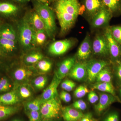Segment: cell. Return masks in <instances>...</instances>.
I'll use <instances>...</instances> for the list:
<instances>
[{
	"instance_id": "cell-30",
	"label": "cell",
	"mask_w": 121,
	"mask_h": 121,
	"mask_svg": "<svg viewBox=\"0 0 121 121\" xmlns=\"http://www.w3.org/2000/svg\"><path fill=\"white\" fill-rule=\"evenodd\" d=\"M93 89L97 90L103 93L110 94L114 96H117L115 87L112 83L97 82L93 86Z\"/></svg>"
},
{
	"instance_id": "cell-26",
	"label": "cell",
	"mask_w": 121,
	"mask_h": 121,
	"mask_svg": "<svg viewBox=\"0 0 121 121\" xmlns=\"http://www.w3.org/2000/svg\"><path fill=\"white\" fill-rule=\"evenodd\" d=\"M52 65V62L51 60L44 58L36 63L33 66L38 73L39 74H45L51 70Z\"/></svg>"
},
{
	"instance_id": "cell-23",
	"label": "cell",
	"mask_w": 121,
	"mask_h": 121,
	"mask_svg": "<svg viewBox=\"0 0 121 121\" xmlns=\"http://www.w3.org/2000/svg\"><path fill=\"white\" fill-rule=\"evenodd\" d=\"M13 88L16 89L21 100L29 99L33 95L34 90L29 83L15 86Z\"/></svg>"
},
{
	"instance_id": "cell-15",
	"label": "cell",
	"mask_w": 121,
	"mask_h": 121,
	"mask_svg": "<svg viewBox=\"0 0 121 121\" xmlns=\"http://www.w3.org/2000/svg\"><path fill=\"white\" fill-rule=\"evenodd\" d=\"M61 81L62 80L55 74L51 82L44 90L40 97L43 102L58 96L57 89Z\"/></svg>"
},
{
	"instance_id": "cell-45",
	"label": "cell",
	"mask_w": 121,
	"mask_h": 121,
	"mask_svg": "<svg viewBox=\"0 0 121 121\" xmlns=\"http://www.w3.org/2000/svg\"><path fill=\"white\" fill-rule=\"evenodd\" d=\"M36 0L43 4L49 5V0Z\"/></svg>"
},
{
	"instance_id": "cell-47",
	"label": "cell",
	"mask_w": 121,
	"mask_h": 121,
	"mask_svg": "<svg viewBox=\"0 0 121 121\" xmlns=\"http://www.w3.org/2000/svg\"><path fill=\"white\" fill-rule=\"evenodd\" d=\"M118 93L120 97V98H119L120 99V101L121 102V86H119V88L118 89Z\"/></svg>"
},
{
	"instance_id": "cell-25",
	"label": "cell",
	"mask_w": 121,
	"mask_h": 121,
	"mask_svg": "<svg viewBox=\"0 0 121 121\" xmlns=\"http://www.w3.org/2000/svg\"><path fill=\"white\" fill-rule=\"evenodd\" d=\"M113 77L112 69L109 65H108L102 69L98 74L95 81H96L97 82L112 83Z\"/></svg>"
},
{
	"instance_id": "cell-19",
	"label": "cell",
	"mask_w": 121,
	"mask_h": 121,
	"mask_svg": "<svg viewBox=\"0 0 121 121\" xmlns=\"http://www.w3.org/2000/svg\"><path fill=\"white\" fill-rule=\"evenodd\" d=\"M16 89L0 95V105L7 106L15 105L21 101Z\"/></svg>"
},
{
	"instance_id": "cell-31",
	"label": "cell",
	"mask_w": 121,
	"mask_h": 121,
	"mask_svg": "<svg viewBox=\"0 0 121 121\" xmlns=\"http://www.w3.org/2000/svg\"><path fill=\"white\" fill-rule=\"evenodd\" d=\"M43 102L40 97L29 100L24 104L25 111H40Z\"/></svg>"
},
{
	"instance_id": "cell-12",
	"label": "cell",
	"mask_w": 121,
	"mask_h": 121,
	"mask_svg": "<svg viewBox=\"0 0 121 121\" xmlns=\"http://www.w3.org/2000/svg\"><path fill=\"white\" fill-rule=\"evenodd\" d=\"M19 46L18 41L0 37V53L3 58L13 56L17 52Z\"/></svg>"
},
{
	"instance_id": "cell-43",
	"label": "cell",
	"mask_w": 121,
	"mask_h": 121,
	"mask_svg": "<svg viewBox=\"0 0 121 121\" xmlns=\"http://www.w3.org/2000/svg\"><path fill=\"white\" fill-rule=\"evenodd\" d=\"M73 82V81L69 79H66L64 80L61 83L60 85L61 88L64 90Z\"/></svg>"
},
{
	"instance_id": "cell-39",
	"label": "cell",
	"mask_w": 121,
	"mask_h": 121,
	"mask_svg": "<svg viewBox=\"0 0 121 121\" xmlns=\"http://www.w3.org/2000/svg\"><path fill=\"white\" fill-rule=\"evenodd\" d=\"M74 108L79 110H84L87 108V105L86 103L82 100L76 101L72 104Z\"/></svg>"
},
{
	"instance_id": "cell-7",
	"label": "cell",
	"mask_w": 121,
	"mask_h": 121,
	"mask_svg": "<svg viewBox=\"0 0 121 121\" xmlns=\"http://www.w3.org/2000/svg\"><path fill=\"white\" fill-rule=\"evenodd\" d=\"M110 63L107 60H102L92 59L86 62L87 79L90 82H94L101 70Z\"/></svg>"
},
{
	"instance_id": "cell-49",
	"label": "cell",
	"mask_w": 121,
	"mask_h": 121,
	"mask_svg": "<svg viewBox=\"0 0 121 121\" xmlns=\"http://www.w3.org/2000/svg\"><path fill=\"white\" fill-rule=\"evenodd\" d=\"M21 121L20 120V119H13V120H12V121Z\"/></svg>"
},
{
	"instance_id": "cell-29",
	"label": "cell",
	"mask_w": 121,
	"mask_h": 121,
	"mask_svg": "<svg viewBox=\"0 0 121 121\" xmlns=\"http://www.w3.org/2000/svg\"><path fill=\"white\" fill-rule=\"evenodd\" d=\"M19 110L18 106L0 105V121L7 119L17 113Z\"/></svg>"
},
{
	"instance_id": "cell-51",
	"label": "cell",
	"mask_w": 121,
	"mask_h": 121,
	"mask_svg": "<svg viewBox=\"0 0 121 121\" xmlns=\"http://www.w3.org/2000/svg\"><path fill=\"white\" fill-rule=\"evenodd\" d=\"M1 24L0 22V25Z\"/></svg>"
},
{
	"instance_id": "cell-32",
	"label": "cell",
	"mask_w": 121,
	"mask_h": 121,
	"mask_svg": "<svg viewBox=\"0 0 121 121\" xmlns=\"http://www.w3.org/2000/svg\"><path fill=\"white\" fill-rule=\"evenodd\" d=\"M47 34L45 30L36 31L35 36V48L43 46L47 40Z\"/></svg>"
},
{
	"instance_id": "cell-24",
	"label": "cell",
	"mask_w": 121,
	"mask_h": 121,
	"mask_svg": "<svg viewBox=\"0 0 121 121\" xmlns=\"http://www.w3.org/2000/svg\"><path fill=\"white\" fill-rule=\"evenodd\" d=\"M104 6L107 8L113 17L121 15V0H102Z\"/></svg>"
},
{
	"instance_id": "cell-21",
	"label": "cell",
	"mask_w": 121,
	"mask_h": 121,
	"mask_svg": "<svg viewBox=\"0 0 121 121\" xmlns=\"http://www.w3.org/2000/svg\"><path fill=\"white\" fill-rule=\"evenodd\" d=\"M0 37L18 42L17 31L15 30L13 26L9 24L1 25L0 26Z\"/></svg>"
},
{
	"instance_id": "cell-1",
	"label": "cell",
	"mask_w": 121,
	"mask_h": 121,
	"mask_svg": "<svg viewBox=\"0 0 121 121\" xmlns=\"http://www.w3.org/2000/svg\"><path fill=\"white\" fill-rule=\"evenodd\" d=\"M80 5L78 0H56L54 11L60 27V35H64L75 24Z\"/></svg>"
},
{
	"instance_id": "cell-8",
	"label": "cell",
	"mask_w": 121,
	"mask_h": 121,
	"mask_svg": "<svg viewBox=\"0 0 121 121\" xmlns=\"http://www.w3.org/2000/svg\"><path fill=\"white\" fill-rule=\"evenodd\" d=\"M92 52L95 55L104 57H109L108 43L104 35L98 34L92 43Z\"/></svg>"
},
{
	"instance_id": "cell-18",
	"label": "cell",
	"mask_w": 121,
	"mask_h": 121,
	"mask_svg": "<svg viewBox=\"0 0 121 121\" xmlns=\"http://www.w3.org/2000/svg\"><path fill=\"white\" fill-rule=\"evenodd\" d=\"M25 15L30 25L35 31L45 30V25L43 20L35 10L29 12Z\"/></svg>"
},
{
	"instance_id": "cell-4",
	"label": "cell",
	"mask_w": 121,
	"mask_h": 121,
	"mask_svg": "<svg viewBox=\"0 0 121 121\" xmlns=\"http://www.w3.org/2000/svg\"><path fill=\"white\" fill-rule=\"evenodd\" d=\"M62 109L59 96L43 102L40 110L43 121L58 117Z\"/></svg>"
},
{
	"instance_id": "cell-6",
	"label": "cell",
	"mask_w": 121,
	"mask_h": 121,
	"mask_svg": "<svg viewBox=\"0 0 121 121\" xmlns=\"http://www.w3.org/2000/svg\"><path fill=\"white\" fill-rule=\"evenodd\" d=\"M104 35L108 43L109 58L111 63L121 59V45L113 38L111 32L110 26L106 27Z\"/></svg>"
},
{
	"instance_id": "cell-2",
	"label": "cell",
	"mask_w": 121,
	"mask_h": 121,
	"mask_svg": "<svg viewBox=\"0 0 121 121\" xmlns=\"http://www.w3.org/2000/svg\"><path fill=\"white\" fill-rule=\"evenodd\" d=\"M17 33L20 46L25 52L35 48V31L29 23L26 16L17 23Z\"/></svg>"
},
{
	"instance_id": "cell-13",
	"label": "cell",
	"mask_w": 121,
	"mask_h": 121,
	"mask_svg": "<svg viewBox=\"0 0 121 121\" xmlns=\"http://www.w3.org/2000/svg\"><path fill=\"white\" fill-rule=\"evenodd\" d=\"M87 61L76 62L68 75L72 78L78 81H84L87 79Z\"/></svg>"
},
{
	"instance_id": "cell-48",
	"label": "cell",
	"mask_w": 121,
	"mask_h": 121,
	"mask_svg": "<svg viewBox=\"0 0 121 121\" xmlns=\"http://www.w3.org/2000/svg\"><path fill=\"white\" fill-rule=\"evenodd\" d=\"M56 0H49V3L51 2H55Z\"/></svg>"
},
{
	"instance_id": "cell-17",
	"label": "cell",
	"mask_w": 121,
	"mask_h": 121,
	"mask_svg": "<svg viewBox=\"0 0 121 121\" xmlns=\"http://www.w3.org/2000/svg\"><path fill=\"white\" fill-rule=\"evenodd\" d=\"M75 57H69L60 63L55 74L59 78L62 79L69 74L76 63Z\"/></svg>"
},
{
	"instance_id": "cell-5",
	"label": "cell",
	"mask_w": 121,
	"mask_h": 121,
	"mask_svg": "<svg viewBox=\"0 0 121 121\" xmlns=\"http://www.w3.org/2000/svg\"><path fill=\"white\" fill-rule=\"evenodd\" d=\"M39 74L33 66L24 65L17 67L13 72L15 86L29 83L32 79Z\"/></svg>"
},
{
	"instance_id": "cell-38",
	"label": "cell",
	"mask_w": 121,
	"mask_h": 121,
	"mask_svg": "<svg viewBox=\"0 0 121 121\" xmlns=\"http://www.w3.org/2000/svg\"><path fill=\"white\" fill-rule=\"evenodd\" d=\"M120 115L116 110H113L108 113L103 121H119Z\"/></svg>"
},
{
	"instance_id": "cell-27",
	"label": "cell",
	"mask_w": 121,
	"mask_h": 121,
	"mask_svg": "<svg viewBox=\"0 0 121 121\" xmlns=\"http://www.w3.org/2000/svg\"><path fill=\"white\" fill-rule=\"evenodd\" d=\"M19 8L16 5L9 2H0V13L7 16L16 15Z\"/></svg>"
},
{
	"instance_id": "cell-16",
	"label": "cell",
	"mask_w": 121,
	"mask_h": 121,
	"mask_svg": "<svg viewBox=\"0 0 121 121\" xmlns=\"http://www.w3.org/2000/svg\"><path fill=\"white\" fill-rule=\"evenodd\" d=\"M84 13L92 18L104 5L102 0H82Z\"/></svg>"
},
{
	"instance_id": "cell-35",
	"label": "cell",
	"mask_w": 121,
	"mask_h": 121,
	"mask_svg": "<svg viewBox=\"0 0 121 121\" xmlns=\"http://www.w3.org/2000/svg\"><path fill=\"white\" fill-rule=\"evenodd\" d=\"M90 92L89 89L86 86L83 85H80L78 87L74 92V95L78 98H80L85 96Z\"/></svg>"
},
{
	"instance_id": "cell-34",
	"label": "cell",
	"mask_w": 121,
	"mask_h": 121,
	"mask_svg": "<svg viewBox=\"0 0 121 121\" xmlns=\"http://www.w3.org/2000/svg\"><path fill=\"white\" fill-rule=\"evenodd\" d=\"M111 32L113 39L121 45V26H110Z\"/></svg>"
},
{
	"instance_id": "cell-37",
	"label": "cell",
	"mask_w": 121,
	"mask_h": 121,
	"mask_svg": "<svg viewBox=\"0 0 121 121\" xmlns=\"http://www.w3.org/2000/svg\"><path fill=\"white\" fill-rule=\"evenodd\" d=\"M28 121H43L40 111H25Z\"/></svg>"
},
{
	"instance_id": "cell-10",
	"label": "cell",
	"mask_w": 121,
	"mask_h": 121,
	"mask_svg": "<svg viewBox=\"0 0 121 121\" xmlns=\"http://www.w3.org/2000/svg\"><path fill=\"white\" fill-rule=\"evenodd\" d=\"M113 17L112 13L104 6L91 18V26L96 28L107 27Z\"/></svg>"
},
{
	"instance_id": "cell-3",
	"label": "cell",
	"mask_w": 121,
	"mask_h": 121,
	"mask_svg": "<svg viewBox=\"0 0 121 121\" xmlns=\"http://www.w3.org/2000/svg\"><path fill=\"white\" fill-rule=\"evenodd\" d=\"M34 10L40 15L45 25V31L48 37L54 39L56 32L55 14L49 5L44 4L35 0L33 2Z\"/></svg>"
},
{
	"instance_id": "cell-9",
	"label": "cell",
	"mask_w": 121,
	"mask_h": 121,
	"mask_svg": "<svg viewBox=\"0 0 121 121\" xmlns=\"http://www.w3.org/2000/svg\"><path fill=\"white\" fill-rule=\"evenodd\" d=\"M75 42L71 39H65L53 42L48 48V52L52 56H58L65 54L74 45Z\"/></svg>"
},
{
	"instance_id": "cell-33",
	"label": "cell",
	"mask_w": 121,
	"mask_h": 121,
	"mask_svg": "<svg viewBox=\"0 0 121 121\" xmlns=\"http://www.w3.org/2000/svg\"><path fill=\"white\" fill-rule=\"evenodd\" d=\"M112 64L113 74L116 78L119 86H121V59Z\"/></svg>"
},
{
	"instance_id": "cell-46",
	"label": "cell",
	"mask_w": 121,
	"mask_h": 121,
	"mask_svg": "<svg viewBox=\"0 0 121 121\" xmlns=\"http://www.w3.org/2000/svg\"><path fill=\"white\" fill-rule=\"evenodd\" d=\"M14 0L20 3H25V2H29L30 0Z\"/></svg>"
},
{
	"instance_id": "cell-41",
	"label": "cell",
	"mask_w": 121,
	"mask_h": 121,
	"mask_svg": "<svg viewBox=\"0 0 121 121\" xmlns=\"http://www.w3.org/2000/svg\"><path fill=\"white\" fill-rule=\"evenodd\" d=\"M88 99L91 103L94 104L98 101L99 98L95 91H91L88 94Z\"/></svg>"
},
{
	"instance_id": "cell-40",
	"label": "cell",
	"mask_w": 121,
	"mask_h": 121,
	"mask_svg": "<svg viewBox=\"0 0 121 121\" xmlns=\"http://www.w3.org/2000/svg\"><path fill=\"white\" fill-rule=\"evenodd\" d=\"M59 97L60 99L66 103L69 102L71 100V95L65 90L62 91L60 92Z\"/></svg>"
},
{
	"instance_id": "cell-42",
	"label": "cell",
	"mask_w": 121,
	"mask_h": 121,
	"mask_svg": "<svg viewBox=\"0 0 121 121\" xmlns=\"http://www.w3.org/2000/svg\"><path fill=\"white\" fill-rule=\"evenodd\" d=\"M79 121H93L92 114L89 112L84 114Z\"/></svg>"
},
{
	"instance_id": "cell-22",
	"label": "cell",
	"mask_w": 121,
	"mask_h": 121,
	"mask_svg": "<svg viewBox=\"0 0 121 121\" xmlns=\"http://www.w3.org/2000/svg\"><path fill=\"white\" fill-rule=\"evenodd\" d=\"M44 57L43 53L35 49L26 52L23 59L24 65L27 66H33Z\"/></svg>"
},
{
	"instance_id": "cell-20",
	"label": "cell",
	"mask_w": 121,
	"mask_h": 121,
	"mask_svg": "<svg viewBox=\"0 0 121 121\" xmlns=\"http://www.w3.org/2000/svg\"><path fill=\"white\" fill-rule=\"evenodd\" d=\"M61 112L64 121H79L84 115L80 111L69 106L63 107Z\"/></svg>"
},
{
	"instance_id": "cell-50",
	"label": "cell",
	"mask_w": 121,
	"mask_h": 121,
	"mask_svg": "<svg viewBox=\"0 0 121 121\" xmlns=\"http://www.w3.org/2000/svg\"><path fill=\"white\" fill-rule=\"evenodd\" d=\"M52 121V120H45V121Z\"/></svg>"
},
{
	"instance_id": "cell-28",
	"label": "cell",
	"mask_w": 121,
	"mask_h": 121,
	"mask_svg": "<svg viewBox=\"0 0 121 121\" xmlns=\"http://www.w3.org/2000/svg\"><path fill=\"white\" fill-rule=\"evenodd\" d=\"M48 82V78L45 74H40L33 78L30 84L34 90L41 91L45 88Z\"/></svg>"
},
{
	"instance_id": "cell-14",
	"label": "cell",
	"mask_w": 121,
	"mask_h": 121,
	"mask_svg": "<svg viewBox=\"0 0 121 121\" xmlns=\"http://www.w3.org/2000/svg\"><path fill=\"white\" fill-rule=\"evenodd\" d=\"M92 52V43L89 35H87L78 49L76 58L80 61H86Z\"/></svg>"
},
{
	"instance_id": "cell-11",
	"label": "cell",
	"mask_w": 121,
	"mask_h": 121,
	"mask_svg": "<svg viewBox=\"0 0 121 121\" xmlns=\"http://www.w3.org/2000/svg\"><path fill=\"white\" fill-rule=\"evenodd\" d=\"M99 97L98 103L95 106V112L99 115L104 112L114 103L121 102L118 97L109 93H101Z\"/></svg>"
},
{
	"instance_id": "cell-36",
	"label": "cell",
	"mask_w": 121,
	"mask_h": 121,
	"mask_svg": "<svg viewBox=\"0 0 121 121\" xmlns=\"http://www.w3.org/2000/svg\"><path fill=\"white\" fill-rule=\"evenodd\" d=\"M11 87L10 82L8 78L4 77L0 79V93L8 92Z\"/></svg>"
},
{
	"instance_id": "cell-44",
	"label": "cell",
	"mask_w": 121,
	"mask_h": 121,
	"mask_svg": "<svg viewBox=\"0 0 121 121\" xmlns=\"http://www.w3.org/2000/svg\"><path fill=\"white\" fill-rule=\"evenodd\" d=\"M76 86L75 82H73L71 84H70L64 90L67 91H70L74 88Z\"/></svg>"
}]
</instances>
